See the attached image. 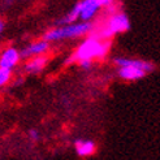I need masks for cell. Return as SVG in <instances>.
Here are the masks:
<instances>
[{
	"instance_id": "1",
	"label": "cell",
	"mask_w": 160,
	"mask_h": 160,
	"mask_svg": "<svg viewBox=\"0 0 160 160\" xmlns=\"http://www.w3.org/2000/svg\"><path fill=\"white\" fill-rule=\"evenodd\" d=\"M111 48V42L100 39L97 35L90 34L85 41L78 46V48L74 51V53L68 59L69 62L74 61H92L94 59H102L107 55V52Z\"/></svg>"
},
{
	"instance_id": "2",
	"label": "cell",
	"mask_w": 160,
	"mask_h": 160,
	"mask_svg": "<svg viewBox=\"0 0 160 160\" xmlns=\"http://www.w3.org/2000/svg\"><path fill=\"white\" fill-rule=\"evenodd\" d=\"M92 23L91 22H76L70 23V25H64L60 28H55L44 34L46 42H55L61 41V39H69V38H77L85 34L91 33Z\"/></svg>"
},
{
	"instance_id": "3",
	"label": "cell",
	"mask_w": 160,
	"mask_h": 160,
	"mask_svg": "<svg viewBox=\"0 0 160 160\" xmlns=\"http://www.w3.org/2000/svg\"><path fill=\"white\" fill-rule=\"evenodd\" d=\"M130 29V21L129 17L124 13V12H116L113 14H111L104 28H103L97 35L100 39H104V41H108V39L115 35V34H120V33H125Z\"/></svg>"
},
{
	"instance_id": "4",
	"label": "cell",
	"mask_w": 160,
	"mask_h": 160,
	"mask_svg": "<svg viewBox=\"0 0 160 160\" xmlns=\"http://www.w3.org/2000/svg\"><path fill=\"white\" fill-rule=\"evenodd\" d=\"M20 59H21V53L16 48H13V47L7 48L0 55V68L12 70L18 64Z\"/></svg>"
},
{
	"instance_id": "5",
	"label": "cell",
	"mask_w": 160,
	"mask_h": 160,
	"mask_svg": "<svg viewBox=\"0 0 160 160\" xmlns=\"http://www.w3.org/2000/svg\"><path fill=\"white\" fill-rule=\"evenodd\" d=\"M78 5H79V18L83 22H89L99 9V7L95 4L94 0H82V2L78 3Z\"/></svg>"
},
{
	"instance_id": "6",
	"label": "cell",
	"mask_w": 160,
	"mask_h": 160,
	"mask_svg": "<svg viewBox=\"0 0 160 160\" xmlns=\"http://www.w3.org/2000/svg\"><path fill=\"white\" fill-rule=\"evenodd\" d=\"M115 64L120 67H137L141 68L146 72V73H150L151 70L154 69V65L148 61L145 60H139V59H126V58H117L115 59Z\"/></svg>"
},
{
	"instance_id": "7",
	"label": "cell",
	"mask_w": 160,
	"mask_h": 160,
	"mask_svg": "<svg viewBox=\"0 0 160 160\" xmlns=\"http://www.w3.org/2000/svg\"><path fill=\"white\" fill-rule=\"evenodd\" d=\"M48 42H46L44 39L43 41H37L34 43L29 44L25 50H23L21 53V56H23V58H34V56H42L43 53L47 52V50H48Z\"/></svg>"
},
{
	"instance_id": "8",
	"label": "cell",
	"mask_w": 160,
	"mask_h": 160,
	"mask_svg": "<svg viewBox=\"0 0 160 160\" xmlns=\"http://www.w3.org/2000/svg\"><path fill=\"white\" fill-rule=\"evenodd\" d=\"M147 73L143 69L137 67H120L118 68V76L125 81H138L143 78Z\"/></svg>"
},
{
	"instance_id": "9",
	"label": "cell",
	"mask_w": 160,
	"mask_h": 160,
	"mask_svg": "<svg viewBox=\"0 0 160 160\" xmlns=\"http://www.w3.org/2000/svg\"><path fill=\"white\" fill-rule=\"evenodd\" d=\"M74 146L79 156H90L95 152V143L89 139H78L76 141Z\"/></svg>"
},
{
	"instance_id": "10",
	"label": "cell",
	"mask_w": 160,
	"mask_h": 160,
	"mask_svg": "<svg viewBox=\"0 0 160 160\" xmlns=\"http://www.w3.org/2000/svg\"><path fill=\"white\" fill-rule=\"evenodd\" d=\"M47 64V58L44 56H34V58H30V60L26 62L25 69L29 73H39L42 69H44Z\"/></svg>"
},
{
	"instance_id": "11",
	"label": "cell",
	"mask_w": 160,
	"mask_h": 160,
	"mask_svg": "<svg viewBox=\"0 0 160 160\" xmlns=\"http://www.w3.org/2000/svg\"><path fill=\"white\" fill-rule=\"evenodd\" d=\"M78 18H79V5L76 4V5L69 11V13L65 14V17H62V18L59 21V25H65V23L70 25V23H76Z\"/></svg>"
},
{
	"instance_id": "12",
	"label": "cell",
	"mask_w": 160,
	"mask_h": 160,
	"mask_svg": "<svg viewBox=\"0 0 160 160\" xmlns=\"http://www.w3.org/2000/svg\"><path fill=\"white\" fill-rule=\"evenodd\" d=\"M11 76H12V70L0 68V87L8 83V81L11 79Z\"/></svg>"
},
{
	"instance_id": "13",
	"label": "cell",
	"mask_w": 160,
	"mask_h": 160,
	"mask_svg": "<svg viewBox=\"0 0 160 160\" xmlns=\"http://www.w3.org/2000/svg\"><path fill=\"white\" fill-rule=\"evenodd\" d=\"M95 4H97L99 8H103V7H108L111 5L112 3L115 2V0H94Z\"/></svg>"
},
{
	"instance_id": "14",
	"label": "cell",
	"mask_w": 160,
	"mask_h": 160,
	"mask_svg": "<svg viewBox=\"0 0 160 160\" xmlns=\"http://www.w3.org/2000/svg\"><path fill=\"white\" fill-rule=\"evenodd\" d=\"M29 138H30L31 141H38V139H39V132L35 130V129H31V130L29 132Z\"/></svg>"
},
{
	"instance_id": "15",
	"label": "cell",
	"mask_w": 160,
	"mask_h": 160,
	"mask_svg": "<svg viewBox=\"0 0 160 160\" xmlns=\"http://www.w3.org/2000/svg\"><path fill=\"white\" fill-rule=\"evenodd\" d=\"M79 65H81V68L83 69H89L91 65H92V61H79Z\"/></svg>"
},
{
	"instance_id": "16",
	"label": "cell",
	"mask_w": 160,
	"mask_h": 160,
	"mask_svg": "<svg viewBox=\"0 0 160 160\" xmlns=\"http://www.w3.org/2000/svg\"><path fill=\"white\" fill-rule=\"evenodd\" d=\"M3 29H4V22H3L2 20H0V33L3 31Z\"/></svg>"
}]
</instances>
